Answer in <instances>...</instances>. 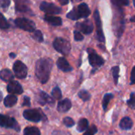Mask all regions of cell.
<instances>
[{
  "label": "cell",
  "instance_id": "cell-8",
  "mask_svg": "<svg viewBox=\"0 0 135 135\" xmlns=\"http://www.w3.org/2000/svg\"><path fill=\"white\" fill-rule=\"evenodd\" d=\"M0 127L5 128L13 129L17 132L20 131V126L17 123V120L12 117L6 116L5 115L0 114Z\"/></svg>",
  "mask_w": 135,
  "mask_h": 135
},
{
  "label": "cell",
  "instance_id": "cell-1",
  "mask_svg": "<svg viewBox=\"0 0 135 135\" xmlns=\"http://www.w3.org/2000/svg\"><path fill=\"white\" fill-rule=\"evenodd\" d=\"M52 66L53 61L49 58H42L36 62L35 67L36 76L42 84H45L47 82Z\"/></svg>",
  "mask_w": 135,
  "mask_h": 135
},
{
  "label": "cell",
  "instance_id": "cell-18",
  "mask_svg": "<svg viewBox=\"0 0 135 135\" xmlns=\"http://www.w3.org/2000/svg\"><path fill=\"white\" fill-rule=\"evenodd\" d=\"M44 21L47 22L52 26H60L62 24V18L59 17H55L53 15H47L44 17Z\"/></svg>",
  "mask_w": 135,
  "mask_h": 135
},
{
  "label": "cell",
  "instance_id": "cell-33",
  "mask_svg": "<svg viewBox=\"0 0 135 135\" xmlns=\"http://www.w3.org/2000/svg\"><path fill=\"white\" fill-rule=\"evenodd\" d=\"M127 104L129 107H131V108H135V97H134V93H131V98L130 100H127Z\"/></svg>",
  "mask_w": 135,
  "mask_h": 135
},
{
  "label": "cell",
  "instance_id": "cell-34",
  "mask_svg": "<svg viewBox=\"0 0 135 135\" xmlns=\"http://www.w3.org/2000/svg\"><path fill=\"white\" fill-rule=\"evenodd\" d=\"M74 40L76 41H81V40H84L83 35L81 33V32H79L78 30H74Z\"/></svg>",
  "mask_w": 135,
  "mask_h": 135
},
{
  "label": "cell",
  "instance_id": "cell-11",
  "mask_svg": "<svg viewBox=\"0 0 135 135\" xmlns=\"http://www.w3.org/2000/svg\"><path fill=\"white\" fill-rule=\"evenodd\" d=\"M93 17L95 20L96 26H97V39L99 42L104 43L105 41V38H104V34L103 28H102V22H101L100 13L97 9H95Z\"/></svg>",
  "mask_w": 135,
  "mask_h": 135
},
{
  "label": "cell",
  "instance_id": "cell-20",
  "mask_svg": "<svg viewBox=\"0 0 135 135\" xmlns=\"http://www.w3.org/2000/svg\"><path fill=\"white\" fill-rule=\"evenodd\" d=\"M133 126H134V123H133L132 119L127 116L123 118L120 121V123H119V127L124 131L131 130L133 127Z\"/></svg>",
  "mask_w": 135,
  "mask_h": 135
},
{
  "label": "cell",
  "instance_id": "cell-23",
  "mask_svg": "<svg viewBox=\"0 0 135 135\" xmlns=\"http://www.w3.org/2000/svg\"><path fill=\"white\" fill-rule=\"evenodd\" d=\"M23 134L24 135H40V131L37 127H29L25 128Z\"/></svg>",
  "mask_w": 135,
  "mask_h": 135
},
{
  "label": "cell",
  "instance_id": "cell-27",
  "mask_svg": "<svg viewBox=\"0 0 135 135\" xmlns=\"http://www.w3.org/2000/svg\"><path fill=\"white\" fill-rule=\"evenodd\" d=\"M9 28V24L3 16L2 13H0V28L2 29H7Z\"/></svg>",
  "mask_w": 135,
  "mask_h": 135
},
{
  "label": "cell",
  "instance_id": "cell-36",
  "mask_svg": "<svg viewBox=\"0 0 135 135\" xmlns=\"http://www.w3.org/2000/svg\"><path fill=\"white\" fill-rule=\"evenodd\" d=\"M31 105V102H30V98L28 97H24L23 99V102H22V106H30Z\"/></svg>",
  "mask_w": 135,
  "mask_h": 135
},
{
  "label": "cell",
  "instance_id": "cell-13",
  "mask_svg": "<svg viewBox=\"0 0 135 135\" xmlns=\"http://www.w3.org/2000/svg\"><path fill=\"white\" fill-rule=\"evenodd\" d=\"M76 28L78 29V31L81 32L82 33H84L85 35H89V34L92 33L94 29L93 22L89 19L85 20L83 22H78L76 24Z\"/></svg>",
  "mask_w": 135,
  "mask_h": 135
},
{
  "label": "cell",
  "instance_id": "cell-15",
  "mask_svg": "<svg viewBox=\"0 0 135 135\" xmlns=\"http://www.w3.org/2000/svg\"><path fill=\"white\" fill-rule=\"evenodd\" d=\"M7 91L11 94H21L23 93V88L21 84L17 81H11L9 82L7 87Z\"/></svg>",
  "mask_w": 135,
  "mask_h": 135
},
{
  "label": "cell",
  "instance_id": "cell-9",
  "mask_svg": "<svg viewBox=\"0 0 135 135\" xmlns=\"http://www.w3.org/2000/svg\"><path fill=\"white\" fill-rule=\"evenodd\" d=\"M13 70L15 77L19 79H24L27 77L28 68L25 66V64L20 60L15 61L13 66Z\"/></svg>",
  "mask_w": 135,
  "mask_h": 135
},
{
  "label": "cell",
  "instance_id": "cell-30",
  "mask_svg": "<svg viewBox=\"0 0 135 135\" xmlns=\"http://www.w3.org/2000/svg\"><path fill=\"white\" fill-rule=\"evenodd\" d=\"M51 96L55 100H60L62 98V92L59 87H55L51 91Z\"/></svg>",
  "mask_w": 135,
  "mask_h": 135
},
{
  "label": "cell",
  "instance_id": "cell-10",
  "mask_svg": "<svg viewBox=\"0 0 135 135\" xmlns=\"http://www.w3.org/2000/svg\"><path fill=\"white\" fill-rule=\"evenodd\" d=\"M40 9L45 13L50 14V15L59 14V13H61L62 11L61 7L57 6L54 3H51L47 2H42L40 5Z\"/></svg>",
  "mask_w": 135,
  "mask_h": 135
},
{
  "label": "cell",
  "instance_id": "cell-40",
  "mask_svg": "<svg viewBox=\"0 0 135 135\" xmlns=\"http://www.w3.org/2000/svg\"><path fill=\"white\" fill-rule=\"evenodd\" d=\"M2 100V92H0V101Z\"/></svg>",
  "mask_w": 135,
  "mask_h": 135
},
{
  "label": "cell",
  "instance_id": "cell-22",
  "mask_svg": "<svg viewBox=\"0 0 135 135\" xmlns=\"http://www.w3.org/2000/svg\"><path fill=\"white\" fill-rule=\"evenodd\" d=\"M88 127H89V121L86 119L82 118L79 120V122L78 123L77 131L78 132H84L85 131L87 130Z\"/></svg>",
  "mask_w": 135,
  "mask_h": 135
},
{
  "label": "cell",
  "instance_id": "cell-31",
  "mask_svg": "<svg viewBox=\"0 0 135 135\" xmlns=\"http://www.w3.org/2000/svg\"><path fill=\"white\" fill-rule=\"evenodd\" d=\"M97 128L95 125H92L91 127H88L84 135H94L97 133Z\"/></svg>",
  "mask_w": 135,
  "mask_h": 135
},
{
  "label": "cell",
  "instance_id": "cell-3",
  "mask_svg": "<svg viewBox=\"0 0 135 135\" xmlns=\"http://www.w3.org/2000/svg\"><path fill=\"white\" fill-rule=\"evenodd\" d=\"M90 13L91 10L88 5L85 2H82L80 5H78V7H74L72 10H70L66 14V17L70 20L77 21L81 18L88 17L90 15Z\"/></svg>",
  "mask_w": 135,
  "mask_h": 135
},
{
  "label": "cell",
  "instance_id": "cell-2",
  "mask_svg": "<svg viewBox=\"0 0 135 135\" xmlns=\"http://www.w3.org/2000/svg\"><path fill=\"white\" fill-rule=\"evenodd\" d=\"M113 12V20H112V26L115 34L118 38H120L123 33L125 28V17L123 13V10L121 7L114 6Z\"/></svg>",
  "mask_w": 135,
  "mask_h": 135
},
{
  "label": "cell",
  "instance_id": "cell-29",
  "mask_svg": "<svg viewBox=\"0 0 135 135\" xmlns=\"http://www.w3.org/2000/svg\"><path fill=\"white\" fill-rule=\"evenodd\" d=\"M32 37L35 40H36L39 43H42L44 41V36H43V33L40 30H35L33 32V35Z\"/></svg>",
  "mask_w": 135,
  "mask_h": 135
},
{
  "label": "cell",
  "instance_id": "cell-5",
  "mask_svg": "<svg viewBox=\"0 0 135 135\" xmlns=\"http://www.w3.org/2000/svg\"><path fill=\"white\" fill-rule=\"evenodd\" d=\"M53 47L58 52L63 55H68L71 50L70 43L67 40L61 37H58L53 41Z\"/></svg>",
  "mask_w": 135,
  "mask_h": 135
},
{
  "label": "cell",
  "instance_id": "cell-37",
  "mask_svg": "<svg viewBox=\"0 0 135 135\" xmlns=\"http://www.w3.org/2000/svg\"><path fill=\"white\" fill-rule=\"evenodd\" d=\"M135 72V67H133L132 70H131V85H134L135 83V78H134V73Z\"/></svg>",
  "mask_w": 135,
  "mask_h": 135
},
{
  "label": "cell",
  "instance_id": "cell-4",
  "mask_svg": "<svg viewBox=\"0 0 135 135\" xmlns=\"http://www.w3.org/2000/svg\"><path fill=\"white\" fill-rule=\"evenodd\" d=\"M87 52H88V55H89V64L93 67L92 74H94V72L97 69H99L100 67H101L104 65V60L93 48H88L87 49Z\"/></svg>",
  "mask_w": 135,
  "mask_h": 135
},
{
  "label": "cell",
  "instance_id": "cell-6",
  "mask_svg": "<svg viewBox=\"0 0 135 135\" xmlns=\"http://www.w3.org/2000/svg\"><path fill=\"white\" fill-rule=\"evenodd\" d=\"M23 116L25 119L33 123L46 120V116L40 109H27L24 111Z\"/></svg>",
  "mask_w": 135,
  "mask_h": 135
},
{
  "label": "cell",
  "instance_id": "cell-39",
  "mask_svg": "<svg viewBox=\"0 0 135 135\" xmlns=\"http://www.w3.org/2000/svg\"><path fill=\"white\" fill-rule=\"evenodd\" d=\"M9 57H10L11 59H14V58L17 56L15 53H12V52H11V53H9Z\"/></svg>",
  "mask_w": 135,
  "mask_h": 135
},
{
  "label": "cell",
  "instance_id": "cell-16",
  "mask_svg": "<svg viewBox=\"0 0 135 135\" xmlns=\"http://www.w3.org/2000/svg\"><path fill=\"white\" fill-rule=\"evenodd\" d=\"M56 64H57L58 68L60 70L63 71V72H70V71H72L73 70L72 66L70 65V63L68 62V61L64 57L59 58L58 60H57Z\"/></svg>",
  "mask_w": 135,
  "mask_h": 135
},
{
  "label": "cell",
  "instance_id": "cell-14",
  "mask_svg": "<svg viewBox=\"0 0 135 135\" xmlns=\"http://www.w3.org/2000/svg\"><path fill=\"white\" fill-rule=\"evenodd\" d=\"M36 101L41 105H45L46 104H48L50 105H54L55 104V100H53V98H51L49 95H47L44 91L39 92L36 97Z\"/></svg>",
  "mask_w": 135,
  "mask_h": 135
},
{
  "label": "cell",
  "instance_id": "cell-17",
  "mask_svg": "<svg viewBox=\"0 0 135 135\" xmlns=\"http://www.w3.org/2000/svg\"><path fill=\"white\" fill-rule=\"evenodd\" d=\"M72 107V103L70 99L66 98L62 100H59L57 105V110L59 112H66Z\"/></svg>",
  "mask_w": 135,
  "mask_h": 135
},
{
  "label": "cell",
  "instance_id": "cell-24",
  "mask_svg": "<svg viewBox=\"0 0 135 135\" xmlns=\"http://www.w3.org/2000/svg\"><path fill=\"white\" fill-rule=\"evenodd\" d=\"M114 97L113 94L112 93H107L104 96V98H103V102H102V106H103V109L104 111H106L107 110V108L108 106V104L109 102L111 101V100Z\"/></svg>",
  "mask_w": 135,
  "mask_h": 135
},
{
  "label": "cell",
  "instance_id": "cell-19",
  "mask_svg": "<svg viewBox=\"0 0 135 135\" xmlns=\"http://www.w3.org/2000/svg\"><path fill=\"white\" fill-rule=\"evenodd\" d=\"M14 78L13 74L8 69H3L0 71V79L6 82H9Z\"/></svg>",
  "mask_w": 135,
  "mask_h": 135
},
{
  "label": "cell",
  "instance_id": "cell-41",
  "mask_svg": "<svg viewBox=\"0 0 135 135\" xmlns=\"http://www.w3.org/2000/svg\"><path fill=\"white\" fill-rule=\"evenodd\" d=\"M131 21L132 22H134V17H132L131 19Z\"/></svg>",
  "mask_w": 135,
  "mask_h": 135
},
{
  "label": "cell",
  "instance_id": "cell-7",
  "mask_svg": "<svg viewBox=\"0 0 135 135\" xmlns=\"http://www.w3.org/2000/svg\"><path fill=\"white\" fill-rule=\"evenodd\" d=\"M15 25L26 32H33L36 30V24L30 19L25 17H18L14 20Z\"/></svg>",
  "mask_w": 135,
  "mask_h": 135
},
{
  "label": "cell",
  "instance_id": "cell-12",
  "mask_svg": "<svg viewBox=\"0 0 135 135\" xmlns=\"http://www.w3.org/2000/svg\"><path fill=\"white\" fill-rule=\"evenodd\" d=\"M15 10L20 13H26L33 15L31 9V2L30 0H14Z\"/></svg>",
  "mask_w": 135,
  "mask_h": 135
},
{
  "label": "cell",
  "instance_id": "cell-32",
  "mask_svg": "<svg viewBox=\"0 0 135 135\" xmlns=\"http://www.w3.org/2000/svg\"><path fill=\"white\" fill-rule=\"evenodd\" d=\"M64 125L67 127H72L73 126H74L75 123L74 121V119H72L70 117H65L62 120Z\"/></svg>",
  "mask_w": 135,
  "mask_h": 135
},
{
  "label": "cell",
  "instance_id": "cell-21",
  "mask_svg": "<svg viewBox=\"0 0 135 135\" xmlns=\"http://www.w3.org/2000/svg\"><path fill=\"white\" fill-rule=\"evenodd\" d=\"M3 103H4V105L6 108H11V107L14 106L17 103V97L15 95H13V94L8 95L4 99Z\"/></svg>",
  "mask_w": 135,
  "mask_h": 135
},
{
  "label": "cell",
  "instance_id": "cell-25",
  "mask_svg": "<svg viewBox=\"0 0 135 135\" xmlns=\"http://www.w3.org/2000/svg\"><path fill=\"white\" fill-rule=\"evenodd\" d=\"M111 2L114 6H117V7L127 6L130 5L129 0H111Z\"/></svg>",
  "mask_w": 135,
  "mask_h": 135
},
{
  "label": "cell",
  "instance_id": "cell-38",
  "mask_svg": "<svg viewBox=\"0 0 135 135\" xmlns=\"http://www.w3.org/2000/svg\"><path fill=\"white\" fill-rule=\"evenodd\" d=\"M58 1L61 6H65V5L68 4V2H69V0H58Z\"/></svg>",
  "mask_w": 135,
  "mask_h": 135
},
{
  "label": "cell",
  "instance_id": "cell-28",
  "mask_svg": "<svg viewBox=\"0 0 135 135\" xmlns=\"http://www.w3.org/2000/svg\"><path fill=\"white\" fill-rule=\"evenodd\" d=\"M78 97H79L83 101H88V100H89V99L91 98L90 93H89L88 91L84 90V89L81 90V91L78 93Z\"/></svg>",
  "mask_w": 135,
  "mask_h": 135
},
{
  "label": "cell",
  "instance_id": "cell-42",
  "mask_svg": "<svg viewBox=\"0 0 135 135\" xmlns=\"http://www.w3.org/2000/svg\"><path fill=\"white\" fill-rule=\"evenodd\" d=\"M71 1H74V0H71Z\"/></svg>",
  "mask_w": 135,
  "mask_h": 135
},
{
  "label": "cell",
  "instance_id": "cell-26",
  "mask_svg": "<svg viewBox=\"0 0 135 135\" xmlns=\"http://www.w3.org/2000/svg\"><path fill=\"white\" fill-rule=\"evenodd\" d=\"M112 72L115 85H117L118 81H119V67L118 66H113L112 68Z\"/></svg>",
  "mask_w": 135,
  "mask_h": 135
},
{
  "label": "cell",
  "instance_id": "cell-35",
  "mask_svg": "<svg viewBox=\"0 0 135 135\" xmlns=\"http://www.w3.org/2000/svg\"><path fill=\"white\" fill-rule=\"evenodd\" d=\"M10 4V0H0V7L2 9H6Z\"/></svg>",
  "mask_w": 135,
  "mask_h": 135
}]
</instances>
